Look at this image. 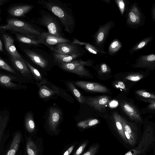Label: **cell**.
<instances>
[{
  "label": "cell",
  "mask_w": 155,
  "mask_h": 155,
  "mask_svg": "<svg viewBox=\"0 0 155 155\" xmlns=\"http://www.w3.org/2000/svg\"><path fill=\"white\" fill-rule=\"evenodd\" d=\"M117 4L121 14L122 16H124L129 7V2L127 0H115Z\"/></svg>",
  "instance_id": "cell-31"
},
{
  "label": "cell",
  "mask_w": 155,
  "mask_h": 155,
  "mask_svg": "<svg viewBox=\"0 0 155 155\" xmlns=\"http://www.w3.org/2000/svg\"><path fill=\"white\" fill-rule=\"evenodd\" d=\"M87 144V141L83 143L80 146L73 155H80L84 151Z\"/></svg>",
  "instance_id": "cell-40"
},
{
  "label": "cell",
  "mask_w": 155,
  "mask_h": 155,
  "mask_svg": "<svg viewBox=\"0 0 155 155\" xmlns=\"http://www.w3.org/2000/svg\"><path fill=\"white\" fill-rule=\"evenodd\" d=\"M74 84L87 91L101 93H106L108 91L106 87L97 83L77 81L75 82Z\"/></svg>",
  "instance_id": "cell-15"
},
{
  "label": "cell",
  "mask_w": 155,
  "mask_h": 155,
  "mask_svg": "<svg viewBox=\"0 0 155 155\" xmlns=\"http://www.w3.org/2000/svg\"><path fill=\"white\" fill-rule=\"evenodd\" d=\"M40 16L35 19V23L45 27L48 32L58 37H64L61 25L53 15L43 9L40 10Z\"/></svg>",
  "instance_id": "cell-3"
},
{
  "label": "cell",
  "mask_w": 155,
  "mask_h": 155,
  "mask_svg": "<svg viewBox=\"0 0 155 155\" xmlns=\"http://www.w3.org/2000/svg\"><path fill=\"white\" fill-rule=\"evenodd\" d=\"M25 127L27 130L30 133H32L35 129V124L31 114L28 113L25 119Z\"/></svg>",
  "instance_id": "cell-30"
},
{
  "label": "cell",
  "mask_w": 155,
  "mask_h": 155,
  "mask_svg": "<svg viewBox=\"0 0 155 155\" xmlns=\"http://www.w3.org/2000/svg\"><path fill=\"white\" fill-rule=\"evenodd\" d=\"M144 77L142 74H129L125 78L126 79L132 81H137L141 80Z\"/></svg>",
  "instance_id": "cell-39"
},
{
  "label": "cell",
  "mask_w": 155,
  "mask_h": 155,
  "mask_svg": "<svg viewBox=\"0 0 155 155\" xmlns=\"http://www.w3.org/2000/svg\"><path fill=\"white\" fill-rule=\"evenodd\" d=\"M120 107L129 118L136 122H141L142 119L138 110L132 104L125 101L120 103Z\"/></svg>",
  "instance_id": "cell-14"
},
{
  "label": "cell",
  "mask_w": 155,
  "mask_h": 155,
  "mask_svg": "<svg viewBox=\"0 0 155 155\" xmlns=\"http://www.w3.org/2000/svg\"><path fill=\"white\" fill-rule=\"evenodd\" d=\"M98 72L101 74H107L110 72L111 70L109 66L105 63H101L98 65Z\"/></svg>",
  "instance_id": "cell-35"
},
{
  "label": "cell",
  "mask_w": 155,
  "mask_h": 155,
  "mask_svg": "<svg viewBox=\"0 0 155 155\" xmlns=\"http://www.w3.org/2000/svg\"><path fill=\"white\" fill-rule=\"evenodd\" d=\"M8 1V0H0V6L7 3Z\"/></svg>",
  "instance_id": "cell-46"
},
{
  "label": "cell",
  "mask_w": 155,
  "mask_h": 155,
  "mask_svg": "<svg viewBox=\"0 0 155 155\" xmlns=\"http://www.w3.org/2000/svg\"><path fill=\"white\" fill-rule=\"evenodd\" d=\"M122 46V44L120 41L115 38L110 43L108 48V53L110 56L115 55Z\"/></svg>",
  "instance_id": "cell-27"
},
{
  "label": "cell",
  "mask_w": 155,
  "mask_h": 155,
  "mask_svg": "<svg viewBox=\"0 0 155 155\" xmlns=\"http://www.w3.org/2000/svg\"><path fill=\"white\" fill-rule=\"evenodd\" d=\"M36 46L35 48H27L24 50L27 57L34 64L40 68L46 69L55 64L51 53Z\"/></svg>",
  "instance_id": "cell-4"
},
{
  "label": "cell",
  "mask_w": 155,
  "mask_h": 155,
  "mask_svg": "<svg viewBox=\"0 0 155 155\" xmlns=\"http://www.w3.org/2000/svg\"><path fill=\"white\" fill-rule=\"evenodd\" d=\"M61 113L58 108L52 107L49 110L48 125L49 129L54 132L56 131L57 126L60 122Z\"/></svg>",
  "instance_id": "cell-16"
},
{
  "label": "cell",
  "mask_w": 155,
  "mask_h": 155,
  "mask_svg": "<svg viewBox=\"0 0 155 155\" xmlns=\"http://www.w3.org/2000/svg\"><path fill=\"white\" fill-rule=\"evenodd\" d=\"M102 1L107 3L108 4H110V3L111 0H102Z\"/></svg>",
  "instance_id": "cell-48"
},
{
  "label": "cell",
  "mask_w": 155,
  "mask_h": 155,
  "mask_svg": "<svg viewBox=\"0 0 155 155\" xmlns=\"http://www.w3.org/2000/svg\"><path fill=\"white\" fill-rule=\"evenodd\" d=\"M113 118L115 126L118 133L120 137L127 143L128 141L124 134V128L121 121V116L117 112H114L113 114Z\"/></svg>",
  "instance_id": "cell-21"
},
{
  "label": "cell",
  "mask_w": 155,
  "mask_h": 155,
  "mask_svg": "<svg viewBox=\"0 0 155 155\" xmlns=\"http://www.w3.org/2000/svg\"><path fill=\"white\" fill-rule=\"evenodd\" d=\"M155 135L153 128L147 126L143 131L141 139L135 148L128 151L124 155H144L153 147Z\"/></svg>",
  "instance_id": "cell-5"
},
{
  "label": "cell",
  "mask_w": 155,
  "mask_h": 155,
  "mask_svg": "<svg viewBox=\"0 0 155 155\" xmlns=\"http://www.w3.org/2000/svg\"><path fill=\"white\" fill-rule=\"evenodd\" d=\"M151 15L153 22L155 21V3H154L152 5L151 9Z\"/></svg>",
  "instance_id": "cell-44"
},
{
  "label": "cell",
  "mask_w": 155,
  "mask_h": 155,
  "mask_svg": "<svg viewBox=\"0 0 155 155\" xmlns=\"http://www.w3.org/2000/svg\"><path fill=\"white\" fill-rule=\"evenodd\" d=\"M50 49L54 53L67 55H84L86 52L81 46L73 43L72 42L60 43Z\"/></svg>",
  "instance_id": "cell-9"
},
{
  "label": "cell",
  "mask_w": 155,
  "mask_h": 155,
  "mask_svg": "<svg viewBox=\"0 0 155 155\" xmlns=\"http://www.w3.org/2000/svg\"><path fill=\"white\" fill-rule=\"evenodd\" d=\"M26 62L29 69L30 72L31 73L35 79L38 81L41 82L43 79L42 77L41 73L39 71L31 65L28 61H26Z\"/></svg>",
  "instance_id": "cell-34"
},
{
  "label": "cell",
  "mask_w": 155,
  "mask_h": 155,
  "mask_svg": "<svg viewBox=\"0 0 155 155\" xmlns=\"http://www.w3.org/2000/svg\"><path fill=\"white\" fill-rule=\"evenodd\" d=\"M21 138V135L20 133H18L15 135L10 146L5 155H15L18 148Z\"/></svg>",
  "instance_id": "cell-24"
},
{
  "label": "cell",
  "mask_w": 155,
  "mask_h": 155,
  "mask_svg": "<svg viewBox=\"0 0 155 155\" xmlns=\"http://www.w3.org/2000/svg\"><path fill=\"white\" fill-rule=\"evenodd\" d=\"M74 146L72 145L69 147L67 150L64 153L63 155H69L72 152L74 148Z\"/></svg>",
  "instance_id": "cell-45"
},
{
  "label": "cell",
  "mask_w": 155,
  "mask_h": 155,
  "mask_svg": "<svg viewBox=\"0 0 155 155\" xmlns=\"http://www.w3.org/2000/svg\"><path fill=\"white\" fill-rule=\"evenodd\" d=\"M13 78L11 77L0 73V84L9 88H13L17 86V84L12 82Z\"/></svg>",
  "instance_id": "cell-28"
},
{
  "label": "cell",
  "mask_w": 155,
  "mask_h": 155,
  "mask_svg": "<svg viewBox=\"0 0 155 155\" xmlns=\"http://www.w3.org/2000/svg\"><path fill=\"white\" fill-rule=\"evenodd\" d=\"M1 130V129L0 128V130Z\"/></svg>",
  "instance_id": "cell-49"
},
{
  "label": "cell",
  "mask_w": 155,
  "mask_h": 155,
  "mask_svg": "<svg viewBox=\"0 0 155 155\" xmlns=\"http://www.w3.org/2000/svg\"><path fill=\"white\" fill-rule=\"evenodd\" d=\"M37 3L57 17L64 29L71 34L75 26V20L72 9L68 4L60 0H40Z\"/></svg>",
  "instance_id": "cell-1"
},
{
  "label": "cell",
  "mask_w": 155,
  "mask_h": 155,
  "mask_svg": "<svg viewBox=\"0 0 155 155\" xmlns=\"http://www.w3.org/2000/svg\"><path fill=\"white\" fill-rule=\"evenodd\" d=\"M12 64L15 68L24 77H29L31 72L26 62L22 59H18L11 57Z\"/></svg>",
  "instance_id": "cell-18"
},
{
  "label": "cell",
  "mask_w": 155,
  "mask_h": 155,
  "mask_svg": "<svg viewBox=\"0 0 155 155\" xmlns=\"http://www.w3.org/2000/svg\"><path fill=\"white\" fill-rule=\"evenodd\" d=\"M137 95L144 98L155 99V96L154 94L148 92L144 90H138L136 91Z\"/></svg>",
  "instance_id": "cell-36"
},
{
  "label": "cell",
  "mask_w": 155,
  "mask_h": 155,
  "mask_svg": "<svg viewBox=\"0 0 155 155\" xmlns=\"http://www.w3.org/2000/svg\"><path fill=\"white\" fill-rule=\"evenodd\" d=\"M114 26V22L110 20L103 25H100L97 31L92 36L93 44L104 54H107L104 49L105 44L110 31Z\"/></svg>",
  "instance_id": "cell-8"
},
{
  "label": "cell",
  "mask_w": 155,
  "mask_h": 155,
  "mask_svg": "<svg viewBox=\"0 0 155 155\" xmlns=\"http://www.w3.org/2000/svg\"><path fill=\"white\" fill-rule=\"evenodd\" d=\"M72 43L80 46L84 45V47L89 52L95 54L101 55L104 54L102 52L99 50L93 44L88 43L81 41L77 39L73 38Z\"/></svg>",
  "instance_id": "cell-25"
},
{
  "label": "cell",
  "mask_w": 155,
  "mask_h": 155,
  "mask_svg": "<svg viewBox=\"0 0 155 155\" xmlns=\"http://www.w3.org/2000/svg\"><path fill=\"white\" fill-rule=\"evenodd\" d=\"M132 65L135 68L153 70L155 69V55L151 54L140 55L136 59L135 63Z\"/></svg>",
  "instance_id": "cell-13"
},
{
  "label": "cell",
  "mask_w": 155,
  "mask_h": 155,
  "mask_svg": "<svg viewBox=\"0 0 155 155\" xmlns=\"http://www.w3.org/2000/svg\"><path fill=\"white\" fill-rule=\"evenodd\" d=\"M116 87L120 88L123 90H126V88L123 82L121 81H118L115 84Z\"/></svg>",
  "instance_id": "cell-42"
},
{
  "label": "cell",
  "mask_w": 155,
  "mask_h": 155,
  "mask_svg": "<svg viewBox=\"0 0 155 155\" xmlns=\"http://www.w3.org/2000/svg\"><path fill=\"white\" fill-rule=\"evenodd\" d=\"M0 29L19 32L27 35L37 37L41 32H45L37 25L14 18L8 20L6 25L0 26Z\"/></svg>",
  "instance_id": "cell-2"
},
{
  "label": "cell",
  "mask_w": 155,
  "mask_h": 155,
  "mask_svg": "<svg viewBox=\"0 0 155 155\" xmlns=\"http://www.w3.org/2000/svg\"><path fill=\"white\" fill-rule=\"evenodd\" d=\"M94 62L88 59L86 61L81 59L73 61L70 62L57 64L61 68L81 77H88L91 76L89 71L85 68V66H93Z\"/></svg>",
  "instance_id": "cell-7"
},
{
  "label": "cell",
  "mask_w": 155,
  "mask_h": 155,
  "mask_svg": "<svg viewBox=\"0 0 155 155\" xmlns=\"http://www.w3.org/2000/svg\"><path fill=\"white\" fill-rule=\"evenodd\" d=\"M69 88L74 95L78 102L81 104L84 103V97L75 87L72 83L70 82L68 83Z\"/></svg>",
  "instance_id": "cell-29"
},
{
  "label": "cell",
  "mask_w": 155,
  "mask_h": 155,
  "mask_svg": "<svg viewBox=\"0 0 155 155\" xmlns=\"http://www.w3.org/2000/svg\"><path fill=\"white\" fill-rule=\"evenodd\" d=\"M3 49L2 44V41H1V40L0 39V51H3Z\"/></svg>",
  "instance_id": "cell-47"
},
{
  "label": "cell",
  "mask_w": 155,
  "mask_h": 155,
  "mask_svg": "<svg viewBox=\"0 0 155 155\" xmlns=\"http://www.w3.org/2000/svg\"><path fill=\"white\" fill-rule=\"evenodd\" d=\"M84 103L101 112L105 110V107L109 102V97L105 95L95 97H84Z\"/></svg>",
  "instance_id": "cell-12"
},
{
  "label": "cell",
  "mask_w": 155,
  "mask_h": 155,
  "mask_svg": "<svg viewBox=\"0 0 155 155\" xmlns=\"http://www.w3.org/2000/svg\"><path fill=\"white\" fill-rule=\"evenodd\" d=\"M39 87V94L41 98L47 99L52 97L54 96L59 94L62 97V93L67 95L62 89H59L58 87L45 79L36 83Z\"/></svg>",
  "instance_id": "cell-10"
},
{
  "label": "cell",
  "mask_w": 155,
  "mask_h": 155,
  "mask_svg": "<svg viewBox=\"0 0 155 155\" xmlns=\"http://www.w3.org/2000/svg\"><path fill=\"white\" fill-rule=\"evenodd\" d=\"M153 39V37L152 36L143 38L130 49L129 52L130 54H133L134 52L138 51L146 47Z\"/></svg>",
  "instance_id": "cell-26"
},
{
  "label": "cell",
  "mask_w": 155,
  "mask_h": 155,
  "mask_svg": "<svg viewBox=\"0 0 155 155\" xmlns=\"http://www.w3.org/2000/svg\"><path fill=\"white\" fill-rule=\"evenodd\" d=\"M121 121L124 130H125L128 133L134 143L135 144L137 139V131L133 128L129 122L122 116H121Z\"/></svg>",
  "instance_id": "cell-23"
},
{
  "label": "cell",
  "mask_w": 155,
  "mask_h": 155,
  "mask_svg": "<svg viewBox=\"0 0 155 155\" xmlns=\"http://www.w3.org/2000/svg\"><path fill=\"white\" fill-rule=\"evenodd\" d=\"M17 39L22 43L41 47L42 45L37 37L34 36H23L18 34H16Z\"/></svg>",
  "instance_id": "cell-22"
},
{
  "label": "cell",
  "mask_w": 155,
  "mask_h": 155,
  "mask_svg": "<svg viewBox=\"0 0 155 155\" xmlns=\"http://www.w3.org/2000/svg\"><path fill=\"white\" fill-rule=\"evenodd\" d=\"M99 123L98 120L91 119L81 121L77 125L80 127L85 128L94 126Z\"/></svg>",
  "instance_id": "cell-33"
},
{
  "label": "cell",
  "mask_w": 155,
  "mask_h": 155,
  "mask_svg": "<svg viewBox=\"0 0 155 155\" xmlns=\"http://www.w3.org/2000/svg\"><path fill=\"white\" fill-rule=\"evenodd\" d=\"M145 100L146 101H147V102H148L150 103V104L149 106V108L150 109L154 110L155 108V99H148L147 100Z\"/></svg>",
  "instance_id": "cell-43"
},
{
  "label": "cell",
  "mask_w": 155,
  "mask_h": 155,
  "mask_svg": "<svg viewBox=\"0 0 155 155\" xmlns=\"http://www.w3.org/2000/svg\"><path fill=\"white\" fill-rule=\"evenodd\" d=\"M27 155H38V149L36 144L30 138H28L26 146Z\"/></svg>",
  "instance_id": "cell-32"
},
{
  "label": "cell",
  "mask_w": 155,
  "mask_h": 155,
  "mask_svg": "<svg viewBox=\"0 0 155 155\" xmlns=\"http://www.w3.org/2000/svg\"><path fill=\"white\" fill-rule=\"evenodd\" d=\"M124 130V134L127 140L128 143L131 146L134 145L135 144L128 133L125 130Z\"/></svg>",
  "instance_id": "cell-41"
},
{
  "label": "cell",
  "mask_w": 155,
  "mask_h": 155,
  "mask_svg": "<svg viewBox=\"0 0 155 155\" xmlns=\"http://www.w3.org/2000/svg\"><path fill=\"white\" fill-rule=\"evenodd\" d=\"M34 7L33 5L28 4L15 6L9 9L8 12L13 16L22 17L31 11Z\"/></svg>",
  "instance_id": "cell-20"
},
{
  "label": "cell",
  "mask_w": 155,
  "mask_h": 155,
  "mask_svg": "<svg viewBox=\"0 0 155 155\" xmlns=\"http://www.w3.org/2000/svg\"><path fill=\"white\" fill-rule=\"evenodd\" d=\"M0 68L12 73L16 74L15 71L10 67L4 60L0 58Z\"/></svg>",
  "instance_id": "cell-38"
},
{
  "label": "cell",
  "mask_w": 155,
  "mask_h": 155,
  "mask_svg": "<svg viewBox=\"0 0 155 155\" xmlns=\"http://www.w3.org/2000/svg\"><path fill=\"white\" fill-rule=\"evenodd\" d=\"M3 37L6 49L10 55L11 57L22 59V58L16 49L13 39L11 36L6 34L3 35Z\"/></svg>",
  "instance_id": "cell-17"
},
{
  "label": "cell",
  "mask_w": 155,
  "mask_h": 155,
  "mask_svg": "<svg viewBox=\"0 0 155 155\" xmlns=\"http://www.w3.org/2000/svg\"><path fill=\"white\" fill-rule=\"evenodd\" d=\"M51 53L55 64L57 65L70 62L78 59L83 56L82 54L67 55L56 53L53 52Z\"/></svg>",
  "instance_id": "cell-19"
},
{
  "label": "cell",
  "mask_w": 155,
  "mask_h": 155,
  "mask_svg": "<svg viewBox=\"0 0 155 155\" xmlns=\"http://www.w3.org/2000/svg\"><path fill=\"white\" fill-rule=\"evenodd\" d=\"M100 145L97 143L92 145L84 153L81 155H95L99 148Z\"/></svg>",
  "instance_id": "cell-37"
},
{
  "label": "cell",
  "mask_w": 155,
  "mask_h": 155,
  "mask_svg": "<svg viewBox=\"0 0 155 155\" xmlns=\"http://www.w3.org/2000/svg\"><path fill=\"white\" fill-rule=\"evenodd\" d=\"M37 38L42 45H44L49 49L60 43L71 42L68 38L58 37L45 31L41 32Z\"/></svg>",
  "instance_id": "cell-11"
},
{
  "label": "cell",
  "mask_w": 155,
  "mask_h": 155,
  "mask_svg": "<svg viewBox=\"0 0 155 155\" xmlns=\"http://www.w3.org/2000/svg\"><path fill=\"white\" fill-rule=\"evenodd\" d=\"M124 17L127 25L132 29H137L143 26L145 22L146 17L136 2L130 5Z\"/></svg>",
  "instance_id": "cell-6"
}]
</instances>
